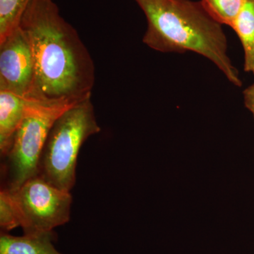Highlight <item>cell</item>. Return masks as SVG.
<instances>
[{"mask_svg":"<svg viewBox=\"0 0 254 254\" xmlns=\"http://www.w3.org/2000/svg\"><path fill=\"white\" fill-rule=\"evenodd\" d=\"M28 99L22 123L9 151L3 158V187L10 190L38 175L40 158L52 127L62 114L75 105Z\"/></svg>","mask_w":254,"mask_h":254,"instance_id":"277c9868","label":"cell"},{"mask_svg":"<svg viewBox=\"0 0 254 254\" xmlns=\"http://www.w3.org/2000/svg\"><path fill=\"white\" fill-rule=\"evenodd\" d=\"M231 28L237 33L243 48L244 69L254 75V0L246 2Z\"/></svg>","mask_w":254,"mask_h":254,"instance_id":"9c48e42d","label":"cell"},{"mask_svg":"<svg viewBox=\"0 0 254 254\" xmlns=\"http://www.w3.org/2000/svg\"><path fill=\"white\" fill-rule=\"evenodd\" d=\"M100 130L91 98L68 108L50 129L40 158L38 176L60 190L71 192L82 145Z\"/></svg>","mask_w":254,"mask_h":254,"instance_id":"3957f363","label":"cell"},{"mask_svg":"<svg viewBox=\"0 0 254 254\" xmlns=\"http://www.w3.org/2000/svg\"><path fill=\"white\" fill-rule=\"evenodd\" d=\"M28 98L4 90H0V153L7 154L15 133L22 123Z\"/></svg>","mask_w":254,"mask_h":254,"instance_id":"52a82bcc","label":"cell"},{"mask_svg":"<svg viewBox=\"0 0 254 254\" xmlns=\"http://www.w3.org/2000/svg\"><path fill=\"white\" fill-rule=\"evenodd\" d=\"M35 61L29 38L19 26L0 41V90L29 98Z\"/></svg>","mask_w":254,"mask_h":254,"instance_id":"8992f818","label":"cell"},{"mask_svg":"<svg viewBox=\"0 0 254 254\" xmlns=\"http://www.w3.org/2000/svg\"><path fill=\"white\" fill-rule=\"evenodd\" d=\"M21 226L17 209L11 192L2 187L0 191V227L4 232Z\"/></svg>","mask_w":254,"mask_h":254,"instance_id":"7c38bea8","label":"cell"},{"mask_svg":"<svg viewBox=\"0 0 254 254\" xmlns=\"http://www.w3.org/2000/svg\"><path fill=\"white\" fill-rule=\"evenodd\" d=\"M32 0H0V41L19 26Z\"/></svg>","mask_w":254,"mask_h":254,"instance_id":"8fae6325","label":"cell"},{"mask_svg":"<svg viewBox=\"0 0 254 254\" xmlns=\"http://www.w3.org/2000/svg\"><path fill=\"white\" fill-rule=\"evenodd\" d=\"M243 96L246 108L252 113L254 120V83L246 88Z\"/></svg>","mask_w":254,"mask_h":254,"instance_id":"4fadbf2b","label":"cell"},{"mask_svg":"<svg viewBox=\"0 0 254 254\" xmlns=\"http://www.w3.org/2000/svg\"><path fill=\"white\" fill-rule=\"evenodd\" d=\"M248 0H200L205 11L221 25L231 27Z\"/></svg>","mask_w":254,"mask_h":254,"instance_id":"30bf717a","label":"cell"},{"mask_svg":"<svg viewBox=\"0 0 254 254\" xmlns=\"http://www.w3.org/2000/svg\"><path fill=\"white\" fill-rule=\"evenodd\" d=\"M19 26L29 38L34 57V84L28 98L71 105L91 98L94 63L54 1L32 0Z\"/></svg>","mask_w":254,"mask_h":254,"instance_id":"6da1fadb","label":"cell"},{"mask_svg":"<svg viewBox=\"0 0 254 254\" xmlns=\"http://www.w3.org/2000/svg\"><path fill=\"white\" fill-rule=\"evenodd\" d=\"M10 192L17 209L23 235L53 232L56 227L69 221L72 203L71 192L60 190L38 175Z\"/></svg>","mask_w":254,"mask_h":254,"instance_id":"5b68a950","label":"cell"},{"mask_svg":"<svg viewBox=\"0 0 254 254\" xmlns=\"http://www.w3.org/2000/svg\"><path fill=\"white\" fill-rule=\"evenodd\" d=\"M147 18L143 42L160 53L193 52L210 60L235 86H242L240 73L227 54L222 25L191 0H134Z\"/></svg>","mask_w":254,"mask_h":254,"instance_id":"7a4b0ae2","label":"cell"},{"mask_svg":"<svg viewBox=\"0 0 254 254\" xmlns=\"http://www.w3.org/2000/svg\"><path fill=\"white\" fill-rule=\"evenodd\" d=\"M55 239L54 232L21 237L1 232L0 254H63L53 245Z\"/></svg>","mask_w":254,"mask_h":254,"instance_id":"ba28073f","label":"cell"}]
</instances>
